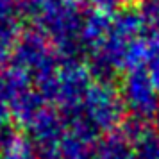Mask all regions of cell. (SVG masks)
Returning a JSON list of instances; mask_svg holds the SVG:
<instances>
[{
	"label": "cell",
	"instance_id": "cell-1",
	"mask_svg": "<svg viewBox=\"0 0 159 159\" xmlns=\"http://www.w3.org/2000/svg\"><path fill=\"white\" fill-rule=\"evenodd\" d=\"M95 159H134L129 145L122 139H107L100 145Z\"/></svg>",
	"mask_w": 159,
	"mask_h": 159
},
{
	"label": "cell",
	"instance_id": "cell-2",
	"mask_svg": "<svg viewBox=\"0 0 159 159\" xmlns=\"http://www.w3.org/2000/svg\"><path fill=\"white\" fill-rule=\"evenodd\" d=\"M134 159H159V139L156 136H139L136 147L132 148Z\"/></svg>",
	"mask_w": 159,
	"mask_h": 159
}]
</instances>
